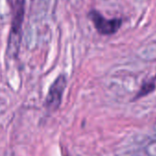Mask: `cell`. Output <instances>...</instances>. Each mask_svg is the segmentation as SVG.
Returning a JSON list of instances; mask_svg holds the SVG:
<instances>
[{"label": "cell", "instance_id": "cell-1", "mask_svg": "<svg viewBox=\"0 0 156 156\" xmlns=\"http://www.w3.org/2000/svg\"><path fill=\"white\" fill-rule=\"evenodd\" d=\"M11 7L12 21L8 44V54L10 57H16L21 40V30L25 11V0H11Z\"/></svg>", "mask_w": 156, "mask_h": 156}, {"label": "cell", "instance_id": "cell-2", "mask_svg": "<svg viewBox=\"0 0 156 156\" xmlns=\"http://www.w3.org/2000/svg\"><path fill=\"white\" fill-rule=\"evenodd\" d=\"M88 18L93 22L98 32L101 35H112L122 25L121 19H106L97 10H91L88 13Z\"/></svg>", "mask_w": 156, "mask_h": 156}, {"label": "cell", "instance_id": "cell-3", "mask_svg": "<svg viewBox=\"0 0 156 156\" xmlns=\"http://www.w3.org/2000/svg\"><path fill=\"white\" fill-rule=\"evenodd\" d=\"M65 87H66L65 76L59 75L54 80L53 84L51 86L49 93L46 98L45 105L49 110L54 111L60 107Z\"/></svg>", "mask_w": 156, "mask_h": 156}, {"label": "cell", "instance_id": "cell-4", "mask_svg": "<svg viewBox=\"0 0 156 156\" xmlns=\"http://www.w3.org/2000/svg\"><path fill=\"white\" fill-rule=\"evenodd\" d=\"M155 86H156V84H155V79H154V78H152V79H150L148 81L143 82V84L141 85L140 89L138 92V94L136 95L135 98H142V97L151 93L155 89Z\"/></svg>", "mask_w": 156, "mask_h": 156}]
</instances>
